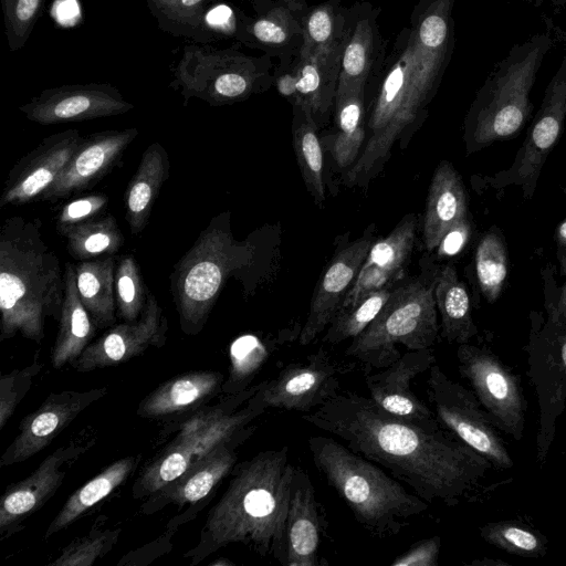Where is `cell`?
I'll return each instance as SVG.
<instances>
[{"label":"cell","mask_w":566,"mask_h":566,"mask_svg":"<svg viewBox=\"0 0 566 566\" xmlns=\"http://www.w3.org/2000/svg\"><path fill=\"white\" fill-rule=\"evenodd\" d=\"M169 169V157L163 145L158 142L148 145L125 193L126 221L133 234L145 229Z\"/></svg>","instance_id":"cell-33"},{"label":"cell","mask_w":566,"mask_h":566,"mask_svg":"<svg viewBox=\"0 0 566 566\" xmlns=\"http://www.w3.org/2000/svg\"><path fill=\"white\" fill-rule=\"evenodd\" d=\"M302 419L388 469L428 503L458 505L493 467L440 423L397 417L354 391L338 392Z\"/></svg>","instance_id":"cell-1"},{"label":"cell","mask_w":566,"mask_h":566,"mask_svg":"<svg viewBox=\"0 0 566 566\" xmlns=\"http://www.w3.org/2000/svg\"><path fill=\"white\" fill-rule=\"evenodd\" d=\"M480 535L486 543L518 557L537 558L547 553L546 538L518 521L486 523Z\"/></svg>","instance_id":"cell-45"},{"label":"cell","mask_w":566,"mask_h":566,"mask_svg":"<svg viewBox=\"0 0 566 566\" xmlns=\"http://www.w3.org/2000/svg\"><path fill=\"white\" fill-rule=\"evenodd\" d=\"M354 367L355 364L339 361L319 348L301 360L287 364L275 377L261 381L249 400L264 410L311 412L339 392L342 377Z\"/></svg>","instance_id":"cell-13"},{"label":"cell","mask_w":566,"mask_h":566,"mask_svg":"<svg viewBox=\"0 0 566 566\" xmlns=\"http://www.w3.org/2000/svg\"><path fill=\"white\" fill-rule=\"evenodd\" d=\"M474 265L481 293L489 303H494L502 293L509 271L507 249L499 229L492 228L481 238Z\"/></svg>","instance_id":"cell-42"},{"label":"cell","mask_w":566,"mask_h":566,"mask_svg":"<svg viewBox=\"0 0 566 566\" xmlns=\"http://www.w3.org/2000/svg\"><path fill=\"white\" fill-rule=\"evenodd\" d=\"M107 203L105 195H90L67 202L57 212V230L98 216Z\"/></svg>","instance_id":"cell-50"},{"label":"cell","mask_w":566,"mask_h":566,"mask_svg":"<svg viewBox=\"0 0 566 566\" xmlns=\"http://www.w3.org/2000/svg\"><path fill=\"white\" fill-rule=\"evenodd\" d=\"M343 41L344 38L327 48L300 50L289 63L277 64L274 70L276 91L292 105L308 107L317 125L334 107Z\"/></svg>","instance_id":"cell-16"},{"label":"cell","mask_w":566,"mask_h":566,"mask_svg":"<svg viewBox=\"0 0 566 566\" xmlns=\"http://www.w3.org/2000/svg\"><path fill=\"white\" fill-rule=\"evenodd\" d=\"M168 321L156 296L148 291L140 316L133 322L113 325L92 342L72 364L80 373L117 366L143 355L148 348L167 342Z\"/></svg>","instance_id":"cell-20"},{"label":"cell","mask_w":566,"mask_h":566,"mask_svg":"<svg viewBox=\"0 0 566 566\" xmlns=\"http://www.w3.org/2000/svg\"><path fill=\"white\" fill-rule=\"evenodd\" d=\"M434 284L436 280L429 284L413 279L395 285L376 318L352 339L345 356L380 369L401 356L397 345L408 350L430 348L439 334Z\"/></svg>","instance_id":"cell-9"},{"label":"cell","mask_w":566,"mask_h":566,"mask_svg":"<svg viewBox=\"0 0 566 566\" xmlns=\"http://www.w3.org/2000/svg\"><path fill=\"white\" fill-rule=\"evenodd\" d=\"M252 12L240 10L235 43L289 63L301 50L307 0H245Z\"/></svg>","instance_id":"cell-15"},{"label":"cell","mask_w":566,"mask_h":566,"mask_svg":"<svg viewBox=\"0 0 566 566\" xmlns=\"http://www.w3.org/2000/svg\"><path fill=\"white\" fill-rule=\"evenodd\" d=\"M279 340H268L252 334L234 339L229 347V371L221 392L233 395L252 386V380L277 352Z\"/></svg>","instance_id":"cell-40"},{"label":"cell","mask_w":566,"mask_h":566,"mask_svg":"<svg viewBox=\"0 0 566 566\" xmlns=\"http://www.w3.org/2000/svg\"><path fill=\"white\" fill-rule=\"evenodd\" d=\"M293 107V146L307 190L317 205L325 200L323 178L324 158L317 135V123L311 109L303 105Z\"/></svg>","instance_id":"cell-39"},{"label":"cell","mask_w":566,"mask_h":566,"mask_svg":"<svg viewBox=\"0 0 566 566\" xmlns=\"http://www.w3.org/2000/svg\"><path fill=\"white\" fill-rule=\"evenodd\" d=\"M417 219L406 216L385 239L374 243L340 308L358 303L368 294L396 284L403 275L412 252Z\"/></svg>","instance_id":"cell-29"},{"label":"cell","mask_w":566,"mask_h":566,"mask_svg":"<svg viewBox=\"0 0 566 566\" xmlns=\"http://www.w3.org/2000/svg\"><path fill=\"white\" fill-rule=\"evenodd\" d=\"M551 319L566 326V282L563 285L557 307Z\"/></svg>","instance_id":"cell-54"},{"label":"cell","mask_w":566,"mask_h":566,"mask_svg":"<svg viewBox=\"0 0 566 566\" xmlns=\"http://www.w3.org/2000/svg\"><path fill=\"white\" fill-rule=\"evenodd\" d=\"M139 461L140 455H129L114 461L78 488L50 523L44 539L73 524L86 511L115 492L134 473Z\"/></svg>","instance_id":"cell-34"},{"label":"cell","mask_w":566,"mask_h":566,"mask_svg":"<svg viewBox=\"0 0 566 566\" xmlns=\"http://www.w3.org/2000/svg\"><path fill=\"white\" fill-rule=\"evenodd\" d=\"M148 291L133 254L123 255L115 270V298L119 316L136 321L145 308Z\"/></svg>","instance_id":"cell-46"},{"label":"cell","mask_w":566,"mask_h":566,"mask_svg":"<svg viewBox=\"0 0 566 566\" xmlns=\"http://www.w3.org/2000/svg\"><path fill=\"white\" fill-rule=\"evenodd\" d=\"M239 46L185 45L169 86L185 102L197 98L210 106L231 105L270 88L275 70L273 57L264 53L250 55Z\"/></svg>","instance_id":"cell-8"},{"label":"cell","mask_w":566,"mask_h":566,"mask_svg":"<svg viewBox=\"0 0 566 566\" xmlns=\"http://www.w3.org/2000/svg\"><path fill=\"white\" fill-rule=\"evenodd\" d=\"M371 245V237L365 234L338 251L331 260L313 293L307 318L298 335L300 345L311 344L327 328L354 284Z\"/></svg>","instance_id":"cell-27"},{"label":"cell","mask_w":566,"mask_h":566,"mask_svg":"<svg viewBox=\"0 0 566 566\" xmlns=\"http://www.w3.org/2000/svg\"><path fill=\"white\" fill-rule=\"evenodd\" d=\"M427 392L439 423L483 455L497 469L513 467V460L489 413L471 389L451 379L433 364L429 369Z\"/></svg>","instance_id":"cell-10"},{"label":"cell","mask_w":566,"mask_h":566,"mask_svg":"<svg viewBox=\"0 0 566 566\" xmlns=\"http://www.w3.org/2000/svg\"><path fill=\"white\" fill-rule=\"evenodd\" d=\"M556 240L559 251L566 252V218L559 223L556 230Z\"/></svg>","instance_id":"cell-56"},{"label":"cell","mask_w":566,"mask_h":566,"mask_svg":"<svg viewBox=\"0 0 566 566\" xmlns=\"http://www.w3.org/2000/svg\"><path fill=\"white\" fill-rule=\"evenodd\" d=\"M44 4L45 0H1L4 32L11 52L27 44Z\"/></svg>","instance_id":"cell-48"},{"label":"cell","mask_w":566,"mask_h":566,"mask_svg":"<svg viewBox=\"0 0 566 566\" xmlns=\"http://www.w3.org/2000/svg\"><path fill=\"white\" fill-rule=\"evenodd\" d=\"M565 120L566 53L545 88L541 107L512 166L491 178V185L496 189L510 185L521 186L524 197L531 198L542 168L559 139Z\"/></svg>","instance_id":"cell-14"},{"label":"cell","mask_w":566,"mask_h":566,"mask_svg":"<svg viewBox=\"0 0 566 566\" xmlns=\"http://www.w3.org/2000/svg\"><path fill=\"white\" fill-rule=\"evenodd\" d=\"M137 135L138 129L130 127L96 132L83 137L63 170L40 199L56 201L91 188L119 161Z\"/></svg>","instance_id":"cell-24"},{"label":"cell","mask_w":566,"mask_h":566,"mask_svg":"<svg viewBox=\"0 0 566 566\" xmlns=\"http://www.w3.org/2000/svg\"><path fill=\"white\" fill-rule=\"evenodd\" d=\"M548 325L558 354L566 364V326L549 318Z\"/></svg>","instance_id":"cell-53"},{"label":"cell","mask_w":566,"mask_h":566,"mask_svg":"<svg viewBox=\"0 0 566 566\" xmlns=\"http://www.w3.org/2000/svg\"><path fill=\"white\" fill-rule=\"evenodd\" d=\"M468 217V196L461 176L449 161L436 169L429 187L423 218V242L434 250L443 235Z\"/></svg>","instance_id":"cell-31"},{"label":"cell","mask_w":566,"mask_h":566,"mask_svg":"<svg viewBox=\"0 0 566 566\" xmlns=\"http://www.w3.org/2000/svg\"><path fill=\"white\" fill-rule=\"evenodd\" d=\"M528 376L538 401L536 462H546L557 422L566 405V364L558 354L549 325L534 326L527 346Z\"/></svg>","instance_id":"cell-19"},{"label":"cell","mask_w":566,"mask_h":566,"mask_svg":"<svg viewBox=\"0 0 566 566\" xmlns=\"http://www.w3.org/2000/svg\"><path fill=\"white\" fill-rule=\"evenodd\" d=\"M312 461L355 520L377 537L400 533L429 503L408 492L378 464L327 436L307 440Z\"/></svg>","instance_id":"cell-5"},{"label":"cell","mask_w":566,"mask_h":566,"mask_svg":"<svg viewBox=\"0 0 566 566\" xmlns=\"http://www.w3.org/2000/svg\"><path fill=\"white\" fill-rule=\"evenodd\" d=\"M264 412L263 408L248 400L238 410L199 429L178 432L175 439L144 467L133 485V497L135 500L148 497L175 481L214 448Z\"/></svg>","instance_id":"cell-11"},{"label":"cell","mask_w":566,"mask_h":566,"mask_svg":"<svg viewBox=\"0 0 566 566\" xmlns=\"http://www.w3.org/2000/svg\"><path fill=\"white\" fill-rule=\"evenodd\" d=\"M64 279L63 307L50 356L55 369L66 364L72 365L92 343L97 329L80 298L74 264L70 262L65 264Z\"/></svg>","instance_id":"cell-32"},{"label":"cell","mask_w":566,"mask_h":566,"mask_svg":"<svg viewBox=\"0 0 566 566\" xmlns=\"http://www.w3.org/2000/svg\"><path fill=\"white\" fill-rule=\"evenodd\" d=\"M455 0H419L397 34L382 72L366 92L367 143L346 174L349 185L375 176L394 143L424 116L454 49Z\"/></svg>","instance_id":"cell-2"},{"label":"cell","mask_w":566,"mask_h":566,"mask_svg":"<svg viewBox=\"0 0 566 566\" xmlns=\"http://www.w3.org/2000/svg\"><path fill=\"white\" fill-rule=\"evenodd\" d=\"M106 394V387L51 392L36 410L20 421L18 434L0 457V468L21 463L41 452L83 410Z\"/></svg>","instance_id":"cell-21"},{"label":"cell","mask_w":566,"mask_h":566,"mask_svg":"<svg viewBox=\"0 0 566 566\" xmlns=\"http://www.w3.org/2000/svg\"><path fill=\"white\" fill-rule=\"evenodd\" d=\"M379 13L380 9L366 0H356L349 7L336 92H367L380 76L388 54L378 24Z\"/></svg>","instance_id":"cell-22"},{"label":"cell","mask_w":566,"mask_h":566,"mask_svg":"<svg viewBox=\"0 0 566 566\" xmlns=\"http://www.w3.org/2000/svg\"><path fill=\"white\" fill-rule=\"evenodd\" d=\"M471 565L476 566H500V565H510L506 562L500 560V559H492V558H483V559H475L471 563Z\"/></svg>","instance_id":"cell-57"},{"label":"cell","mask_w":566,"mask_h":566,"mask_svg":"<svg viewBox=\"0 0 566 566\" xmlns=\"http://www.w3.org/2000/svg\"><path fill=\"white\" fill-rule=\"evenodd\" d=\"M255 247L234 239L230 213L213 217L170 275V291L181 331L195 336L205 327L227 280L248 269Z\"/></svg>","instance_id":"cell-7"},{"label":"cell","mask_w":566,"mask_h":566,"mask_svg":"<svg viewBox=\"0 0 566 566\" xmlns=\"http://www.w3.org/2000/svg\"><path fill=\"white\" fill-rule=\"evenodd\" d=\"M366 90L336 92L334 113L337 132L332 136L331 150L338 166L345 168L358 158L366 139Z\"/></svg>","instance_id":"cell-37"},{"label":"cell","mask_w":566,"mask_h":566,"mask_svg":"<svg viewBox=\"0 0 566 566\" xmlns=\"http://www.w3.org/2000/svg\"><path fill=\"white\" fill-rule=\"evenodd\" d=\"M114 255L80 261L75 265L80 298L97 328L111 327L116 322Z\"/></svg>","instance_id":"cell-35"},{"label":"cell","mask_w":566,"mask_h":566,"mask_svg":"<svg viewBox=\"0 0 566 566\" xmlns=\"http://www.w3.org/2000/svg\"><path fill=\"white\" fill-rule=\"evenodd\" d=\"M134 107L117 87L93 82L45 88L19 109L31 122L54 125L122 115Z\"/></svg>","instance_id":"cell-18"},{"label":"cell","mask_w":566,"mask_h":566,"mask_svg":"<svg viewBox=\"0 0 566 566\" xmlns=\"http://www.w3.org/2000/svg\"><path fill=\"white\" fill-rule=\"evenodd\" d=\"M295 467L287 446L260 451L235 464L212 506L198 544L185 556L197 565L230 544H243L286 566L285 530Z\"/></svg>","instance_id":"cell-3"},{"label":"cell","mask_w":566,"mask_h":566,"mask_svg":"<svg viewBox=\"0 0 566 566\" xmlns=\"http://www.w3.org/2000/svg\"><path fill=\"white\" fill-rule=\"evenodd\" d=\"M458 369L499 431L521 441L526 399L520 377L494 353L469 343L457 349Z\"/></svg>","instance_id":"cell-12"},{"label":"cell","mask_w":566,"mask_h":566,"mask_svg":"<svg viewBox=\"0 0 566 566\" xmlns=\"http://www.w3.org/2000/svg\"><path fill=\"white\" fill-rule=\"evenodd\" d=\"M83 136L65 129L43 138L10 169L0 195V208L40 198L63 170Z\"/></svg>","instance_id":"cell-23"},{"label":"cell","mask_w":566,"mask_h":566,"mask_svg":"<svg viewBox=\"0 0 566 566\" xmlns=\"http://www.w3.org/2000/svg\"><path fill=\"white\" fill-rule=\"evenodd\" d=\"M219 0H146L160 30L195 43H211L208 15Z\"/></svg>","instance_id":"cell-38"},{"label":"cell","mask_w":566,"mask_h":566,"mask_svg":"<svg viewBox=\"0 0 566 566\" xmlns=\"http://www.w3.org/2000/svg\"><path fill=\"white\" fill-rule=\"evenodd\" d=\"M394 286L373 292L353 306L339 308L322 338L329 345L354 339L376 318L388 301Z\"/></svg>","instance_id":"cell-44"},{"label":"cell","mask_w":566,"mask_h":566,"mask_svg":"<svg viewBox=\"0 0 566 566\" xmlns=\"http://www.w3.org/2000/svg\"><path fill=\"white\" fill-rule=\"evenodd\" d=\"M66 239L69 253L78 261L99 255H114L124 243L117 220L112 214L92 219L59 229Z\"/></svg>","instance_id":"cell-41"},{"label":"cell","mask_w":566,"mask_h":566,"mask_svg":"<svg viewBox=\"0 0 566 566\" xmlns=\"http://www.w3.org/2000/svg\"><path fill=\"white\" fill-rule=\"evenodd\" d=\"M43 365L39 355L28 366L2 374L0 377V430L4 428L15 409L30 390L34 377Z\"/></svg>","instance_id":"cell-49"},{"label":"cell","mask_w":566,"mask_h":566,"mask_svg":"<svg viewBox=\"0 0 566 566\" xmlns=\"http://www.w3.org/2000/svg\"><path fill=\"white\" fill-rule=\"evenodd\" d=\"M234 562L228 559L227 557H218L216 560L210 562L209 566H234Z\"/></svg>","instance_id":"cell-58"},{"label":"cell","mask_w":566,"mask_h":566,"mask_svg":"<svg viewBox=\"0 0 566 566\" xmlns=\"http://www.w3.org/2000/svg\"><path fill=\"white\" fill-rule=\"evenodd\" d=\"M436 305L441 317V336L449 343L467 344L478 334L470 295L453 265H446L436 279Z\"/></svg>","instance_id":"cell-36"},{"label":"cell","mask_w":566,"mask_h":566,"mask_svg":"<svg viewBox=\"0 0 566 566\" xmlns=\"http://www.w3.org/2000/svg\"><path fill=\"white\" fill-rule=\"evenodd\" d=\"M441 548L440 536L417 542L405 553L397 556L391 566H437Z\"/></svg>","instance_id":"cell-51"},{"label":"cell","mask_w":566,"mask_h":566,"mask_svg":"<svg viewBox=\"0 0 566 566\" xmlns=\"http://www.w3.org/2000/svg\"><path fill=\"white\" fill-rule=\"evenodd\" d=\"M535 7L542 6L546 0H521ZM555 13H560L566 7V0H549Z\"/></svg>","instance_id":"cell-55"},{"label":"cell","mask_w":566,"mask_h":566,"mask_svg":"<svg viewBox=\"0 0 566 566\" xmlns=\"http://www.w3.org/2000/svg\"><path fill=\"white\" fill-rule=\"evenodd\" d=\"M122 533L120 528L92 530L72 541L50 566H92L111 552Z\"/></svg>","instance_id":"cell-47"},{"label":"cell","mask_w":566,"mask_h":566,"mask_svg":"<svg viewBox=\"0 0 566 566\" xmlns=\"http://www.w3.org/2000/svg\"><path fill=\"white\" fill-rule=\"evenodd\" d=\"M65 279L59 258L42 233V222L22 216L4 219L0 230V340L41 342L48 318L59 322Z\"/></svg>","instance_id":"cell-4"},{"label":"cell","mask_w":566,"mask_h":566,"mask_svg":"<svg viewBox=\"0 0 566 566\" xmlns=\"http://www.w3.org/2000/svg\"><path fill=\"white\" fill-rule=\"evenodd\" d=\"M255 429L256 427L250 423L239 430L178 479L148 496L140 511L144 514H153L168 504H176L181 509L186 504L200 503L231 473L238 460V448L254 433Z\"/></svg>","instance_id":"cell-25"},{"label":"cell","mask_w":566,"mask_h":566,"mask_svg":"<svg viewBox=\"0 0 566 566\" xmlns=\"http://www.w3.org/2000/svg\"><path fill=\"white\" fill-rule=\"evenodd\" d=\"M325 514L308 473L295 467L286 517V566H325L319 556Z\"/></svg>","instance_id":"cell-28"},{"label":"cell","mask_w":566,"mask_h":566,"mask_svg":"<svg viewBox=\"0 0 566 566\" xmlns=\"http://www.w3.org/2000/svg\"><path fill=\"white\" fill-rule=\"evenodd\" d=\"M224 375L195 370L170 378L147 395L136 413L142 418L165 419L195 410L221 392Z\"/></svg>","instance_id":"cell-30"},{"label":"cell","mask_w":566,"mask_h":566,"mask_svg":"<svg viewBox=\"0 0 566 566\" xmlns=\"http://www.w3.org/2000/svg\"><path fill=\"white\" fill-rule=\"evenodd\" d=\"M96 442L81 436L59 447L25 479L9 484L0 501V536L9 537L42 509L61 486L69 467Z\"/></svg>","instance_id":"cell-17"},{"label":"cell","mask_w":566,"mask_h":566,"mask_svg":"<svg viewBox=\"0 0 566 566\" xmlns=\"http://www.w3.org/2000/svg\"><path fill=\"white\" fill-rule=\"evenodd\" d=\"M436 364L430 348L408 350L378 373L366 376L369 397L384 410L422 424L439 423L434 412L411 388L412 380Z\"/></svg>","instance_id":"cell-26"},{"label":"cell","mask_w":566,"mask_h":566,"mask_svg":"<svg viewBox=\"0 0 566 566\" xmlns=\"http://www.w3.org/2000/svg\"><path fill=\"white\" fill-rule=\"evenodd\" d=\"M558 42L546 28L514 44L488 74L465 118L469 153L512 138L531 117V92L545 56Z\"/></svg>","instance_id":"cell-6"},{"label":"cell","mask_w":566,"mask_h":566,"mask_svg":"<svg viewBox=\"0 0 566 566\" xmlns=\"http://www.w3.org/2000/svg\"><path fill=\"white\" fill-rule=\"evenodd\" d=\"M471 235V223L464 218L453 226L441 239L438 248L440 256H452L462 251Z\"/></svg>","instance_id":"cell-52"},{"label":"cell","mask_w":566,"mask_h":566,"mask_svg":"<svg viewBox=\"0 0 566 566\" xmlns=\"http://www.w3.org/2000/svg\"><path fill=\"white\" fill-rule=\"evenodd\" d=\"M349 8L343 0H326L310 6L304 22L301 50L311 51L331 46L343 40Z\"/></svg>","instance_id":"cell-43"}]
</instances>
